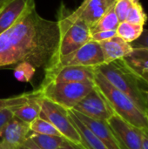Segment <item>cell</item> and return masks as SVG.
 <instances>
[{"mask_svg":"<svg viewBox=\"0 0 148 149\" xmlns=\"http://www.w3.org/2000/svg\"><path fill=\"white\" fill-rule=\"evenodd\" d=\"M58 43V22L42 17L35 8L0 34V69L27 62L45 70L56 60Z\"/></svg>","mask_w":148,"mask_h":149,"instance_id":"obj_1","label":"cell"},{"mask_svg":"<svg viewBox=\"0 0 148 149\" xmlns=\"http://www.w3.org/2000/svg\"><path fill=\"white\" fill-rule=\"evenodd\" d=\"M122 149H145L142 132L130 125L117 114H113L107 121Z\"/></svg>","mask_w":148,"mask_h":149,"instance_id":"obj_9","label":"cell"},{"mask_svg":"<svg viewBox=\"0 0 148 149\" xmlns=\"http://www.w3.org/2000/svg\"><path fill=\"white\" fill-rule=\"evenodd\" d=\"M99 45L104 55V64L124 58L129 56L133 51L130 43L118 36H115L106 41L100 42Z\"/></svg>","mask_w":148,"mask_h":149,"instance_id":"obj_15","label":"cell"},{"mask_svg":"<svg viewBox=\"0 0 148 149\" xmlns=\"http://www.w3.org/2000/svg\"><path fill=\"white\" fill-rule=\"evenodd\" d=\"M96 70L114 87L131 98L143 112L148 114L147 99L148 84L127 65L124 58L103 64L96 67Z\"/></svg>","mask_w":148,"mask_h":149,"instance_id":"obj_2","label":"cell"},{"mask_svg":"<svg viewBox=\"0 0 148 149\" xmlns=\"http://www.w3.org/2000/svg\"><path fill=\"white\" fill-rule=\"evenodd\" d=\"M104 63V55L99 43L89 41L73 52L58 58L48 68L62 66H86L96 68Z\"/></svg>","mask_w":148,"mask_h":149,"instance_id":"obj_7","label":"cell"},{"mask_svg":"<svg viewBox=\"0 0 148 149\" xmlns=\"http://www.w3.org/2000/svg\"><path fill=\"white\" fill-rule=\"evenodd\" d=\"M94 87L93 80H86L68 83L49 82L41 84L38 90L42 97L61 106L66 110H72Z\"/></svg>","mask_w":148,"mask_h":149,"instance_id":"obj_5","label":"cell"},{"mask_svg":"<svg viewBox=\"0 0 148 149\" xmlns=\"http://www.w3.org/2000/svg\"><path fill=\"white\" fill-rule=\"evenodd\" d=\"M30 129L31 131L37 134L53 136H62L61 134L51 123H50L49 121L41 117H38L32 122L30 123Z\"/></svg>","mask_w":148,"mask_h":149,"instance_id":"obj_22","label":"cell"},{"mask_svg":"<svg viewBox=\"0 0 148 149\" xmlns=\"http://www.w3.org/2000/svg\"><path fill=\"white\" fill-rule=\"evenodd\" d=\"M27 140L38 149H58L65 141V138L63 136L41 134L30 131Z\"/></svg>","mask_w":148,"mask_h":149,"instance_id":"obj_19","label":"cell"},{"mask_svg":"<svg viewBox=\"0 0 148 149\" xmlns=\"http://www.w3.org/2000/svg\"><path fill=\"white\" fill-rule=\"evenodd\" d=\"M117 36L116 31H98V32H94L92 33L91 35V41H94V42H103V41H106L113 37Z\"/></svg>","mask_w":148,"mask_h":149,"instance_id":"obj_27","label":"cell"},{"mask_svg":"<svg viewBox=\"0 0 148 149\" xmlns=\"http://www.w3.org/2000/svg\"><path fill=\"white\" fill-rule=\"evenodd\" d=\"M120 24L119 18L114 10V3L99 20V22L91 29V33L102 31H116Z\"/></svg>","mask_w":148,"mask_h":149,"instance_id":"obj_20","label":"cell"},{"mask_svg":"<svg viewBox=\"0 0 148 149\" xmlns=\"http://www.w3.org/2000/svg\"><path fill=\"white\" fill-rule=\"evenodd\" d=\"M74 114L107 147L108 149H122L119 141L112 131L106 121L97 120L88 118L74 110H72Z\"/></svg>","mask_w":148,"mask_h":149,"instance_id":"obj_14","label":"cell"},{"mask_svg":"<svg viewBox=\"0 0 148 149\" xmlns=\"http://www.w3.org/2000/svg\"><path fill=\"white\" fill-rule=\"evenodd\" d=\"M147 16L145 13L142 5L140 3V2L134 3L126 17V21L133 24L144 26L147 23Z\"/></svg>","mask_w":148,"mask_h":149,"instance_id":"obj_24","label":"cell"},{"mask_svg":"<svg viewBox=\"0 0 148 149\" xmlns=\"http://www.w3.org/2000/svg\"><path fill=\"white\" fill-rule=\"evenodd\" d=\"M14 77L20 82H30L36 72V68L27 62L17 64L13 67Z\"/></svg>","mask_w":148,"mask_h":149,"instance_id":"obj_23","label":"cell"},{"mask_svg":"<svg viewBox=\"0 0 148 149\" xmlns=\"http://www.w3.org/2000/svg\"><path fill=\"white\" fill-rule=\"evenodd\" d=\"M59 149H83L79 145H77L75 143H72L69 141H67L66 139L65 140V141L62 143L61 147Z\"/></svg>","mask_w":148,"mask_h":149,"instance_id":"obj_30","label":"cell"},{"mask_svg":"<svg viewBox=\"0 0 148 149\" xmlns=\"http://www.w3.org/2000/svg\"><path fill=\"white\" fill-rule=\"evenodd\" d=\"M58 149H59V148H58Z\"/></svg>","mask_w":148,"mask_h":149,"instance_id":"obj_38","label":"cell"},{"mask_svg":"<svg viewBox=\"0 0 148 149\" xmlns=\"http://www.w3.org/2000/svg\"><path fill=\"white\" fill-rule=\"evenodd\" d=\"M93 81L115 114L136 128L148 131V114L143 112L131 98L109 83L96 68Z\"/></svg>","mask_w":148,"mask_h":149,"instance_id":"obj_3","label":"cell"},{"mask_svg":"<svg viewBox=\"0 0 148 149\" xmlns=\"http://www.w3.org/2000/svg\"><path fill=\"white\" fill-rule=\"evenodd\" d=\"M36 8L35 0H8L0 8V34Z\"/></svg>","mask_w":148,"mask_h":149,"instance_id":"obj_11","label":"cell"},{"mask_svg":"<svg viewBox=\"0 0 148 149\" xmlns=\"http://www.w3.org/2000/svg\"><path fill=\"white\" fill-rule=\"evenodd\" d=\"M8 0H0V5H2L3 3H4L5 2H7Z\"/></svg>","mask_w":148,"mask_h":149,"instance_id":"obj_34","label":"cell"},{"mask_svg":"<svg viewBox=\"0 0 148 149\" xmlns=\"http://www.w3.org/2000/svg\"><path fill=\"white\" fill-rule=\"evenodd\" d=\"M142 132V138H143V146L145 149H148V131L141 130Z\"/></svg>","mask_w":148,"mask_h":149,"instance_id":"obj_32","label":"cell"},{"mask_svg":"<svg viewBox=\"0 0 148 149\" xmlns=\"http://www.w3.org/2000/svg\"><path fill=\"white\" fill-rule=\"evenodd\" d=\"M95 75V68L86 66H62L51 67L44 70V78L42 84L68 83V82H82L86 80H93Z\"/></svg>","mask_w":148,"mask_h":149,"instance_id":"obj_10","label":"cell"},{"mask_svg":"<svg viewBox=\"0 0 148 149\" xmlns=\"http://www.w3.org/2000/svg\"><path fill=\"white\" fill-rule=\"evenodd\" d=\"M141 77H142V79L148 84V73H144L143 75H141Z\"/></svg>","mask_w":148,"mask_h":149,"instance_id":"obj_33","label":"cell"},{"mask_svg":"<svg viewBox=\"0 0 148 149\" xmlns=\"http://www.w3.org/2000/svg\"><path fill=\"white\" fill-rule=\"evenodd\" d=\"M134 3L133 0H115L114 10L120 23L126 21V17Z\"/></svg>","mask_w":148,"mask_h":149,"instance_id":"obj_26","label":"cell"},{"mask_svg":"<svg viewBox=\"0 0 148 149\" xmlns=\"http://www.w3.org/2000/svg\"><path fill=\"white\" fill-rule=\"evenodd\" d=\"M133 1H134L135 3H138V2H140V0H133Z\"/></svg>","mask_w":148,"mask_h":149,"instance_id":"obj_35","label":"cell"},{"mask_svg":"<svg viewBox=\"0 0 148 149\" xmlns=\"http://www.w3.org/2000/svg\"><path fill=\"white\" fill-rule=\"evenodd\" d=\"M1 6H2V5H0V8H1Z\"/></svg>","mask_w":148,"mask_h":149,"instance_id":"obj_37","label":"cell"},{"mask_svg":"<svg viewBox=\"0 0 148 149\" xmlns=\"http://www.w3.org/2000/svg\"><path fill=\"white\" fill-rule=\"evenodd\" d=\"M39 96L40 93L38 90L31 93V97L28 101L13 110V116L28 124L39 117L41 111Z\"/></svg>","mask_w":148,"mask_h":149,"instance_id":"obj_17","label":"cell"},{"mask_svg":"<svg viewBox=\"0 0 148 149\" xmlns=\"http://www.w3.org/2000/svg\"><path fill=\"white\" fill-rule=\"evenodd\" d=\"M114 2L115 0H84L74 13L92 29Z\"/></svg>","mask_w":148,"mask_h":149,"instance_id":"obj_13","label":"cell"},{"mask_svg":"<svg viewBox=\"0 0 148 149\" xmlns=\"http://www.w3.org/2000/svg\"><path fill=\"white\" fill-rule=\"evenodd\" d=\"M147 101H148V92H147Z\"/></svg>","mask_w":148,"mask_h":149,"instance_id":"obj_36","label":"cell"},{"mask_svg":"<svg viewBox=\"0 0 148 149\" xmlns=\"http://www.w3.org/2000/svg\"><path fill=\"white\" fill-rule=\"evenodd\" d=\"M131 45L133 46V49H136V48L148 49V30L144 29L140 37L135 41H133V43H131Z\"/></svg>","mask_w":148,"mask_h":149,"instance_id":"obj_28","label":"cell"},{"mask_svg":"<svg viewBox=\"0 0 148 149\" xmlns=\"http://www.w3.org/2000/svg\"><path fill=\"white\" fill-rule=\"evenodd\" d=\"M127 65L140 76L148 73V49L136 48L133 52L124 58Z\"/></svg>","mask_w":148,"mask_h":149,"instance_id":"obj_18","label":"cell"},{"mask_svg":"<svg viewBox=\"0 0 148 149\" xmlns=\"http://www.w3.org/2000/svg\"><path fill=\"white\" fill-rule=\"evenodd\" d=\"M17 149H38L35 145H33L30 141H28V140H26V141L23 144V145H21L19 148Z\"/></svg>","mask_w":148,"mask_h":149,"instance_id":"obj_31","label":"cell"},{"mask_svg":"<svg viewBox=\"0 0 148 149\" xmlns=\"http://www.w3.org/2000/svg\"><path fill=\"white\" fill-rule=\"evenodd\" d=\"M30 131V124L13 116L1 133L0 149H17L26 141Z\"/></svg>","mask_w":148,"mask_h":149,"instance_id":"obj_12","label":"cell"},{"mask_svg":"<svg viewBox=\"0 0 148 149\" xmlns=\"http://www.w3.org/2000/svg\"><path fill=\"white\" fill-rule=\"evenodd\" d=\"M57 22L59 30V43L56 60L91 41L90 27L74 13V10H69L63 3L58 10Z\"/></svg>","mask_w":148,"mask_h":149,"instance_id":"obj_4","label":"cell"},{"mask_svg":"<svg viewBox=\"0 0 148 149\" xmlns=\"http://www.w3.org/2000/svg\"><path fill=\"white\" fill-rule=\"evenodd\" d=\"M68 114L72 123L77 129L80 136V147L83 149H108L107 147L74 114L72 110H68Z\"/></svg>","mask_w":148,"mask_h":149,"instance_id":"obj_16","label":"cell"},{"mask_svg":"<svg viewBox=\"0 0 148 149\" xmlns=\"http://www.w3.org/2000/svg\"><path fill=\"white\" fill-rule=\"evenodd\" d=\"M143 30L144 26L142 25L133 24L126 21H123L120 23L116 30V33L118 37L131 44L140 37Z\"/></svg>","mask_w":148,"mask_h":149,"instance_id":"obj_21","label":"cell"},{"mask_svg":"<svg viewBox=\"0 0 148 149\" xmlns=\"http://www.w3.org/2000/svg\"><path fill=\"white\" fill-rule=\"evenodd\" d=\"M72 110L88 118L102 121H107L114 114L110 104L96 86Z\"/></svg>","mask_w":148,"mask_h":149,"instance_id":"obj_8","label":"cell"},{"mask_svg":"<svg viewBox=\"0 0 148 149\" xmlns=\"http://www.w3.org/2000/svg\"><path fill=\"white\" fill-rule=\"evenodd\" d=\"M31 97V93H22L17 96L0 99V111L5 109H15L28 101Z\"/></svg>","mask_w":148,"mask_h":149,"instance_id":"obj_25","label":"cell"},{"mask_svg":"<svg viewBox=\"0 0 148 149\" xmlns=\"http://www.w3.org/2000/svg\"><path fill=\"white\" fill-rule=\"evenodd\" d=\"M13 110L14 109H5L0 111V135L6 124L13 117Z\"/></svg>","mask_w":148,"mask_h":149,"instance_id":"obj_29","label":"cell"},{"mask_svg":"<svg viewBox=\"0 0 148 149\" xmlns=\"http://www.w3.org/2000/svg\"><path fill=\"white\" fill-rule=\"evenodd\" d=\"M39 104L41 109L39 117L51 123L67 141L80 145V136L71 121L68 110L42 97L41 94L39 96Z\"/></svg>","mask_w":148,"mask_h":149,"instance_id":"obj_6","label":"cell"}]
</instances>
